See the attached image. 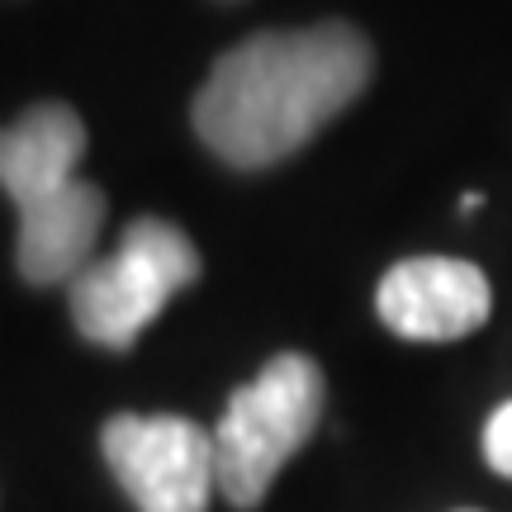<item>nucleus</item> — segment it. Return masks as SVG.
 Here are the masks:
<instances>
[{
	"mask_svg": "<svg viewBox=\"0 0 512 512\" xmlns=\"http://www.w3.org/2000/svg\"><path fill=\"white\" fill-rule=\"evenodd\" d=\"M370 72L375 53L351 24L252 34L214 62L195 133L242 171L285 162L366 91Z\"/></svg>",
	"mask_w": 512,
	"mask_h": 512,
	"instance_id": "f257e3e1",
	"label": "nucleus"
},
{
	"mask_svg": "<svg viewBox=\"0 0 512 512\" xmlns=\"http://www.w3.org/2000/svg\"><path fill=\"white\" fill-rule=\"evenodd\" d=\"M318 418H323V370L309 356L285 351L271 366H261V375L228 399L214 427L219 494L233 508H256L271 494L285 460L313 437Z\"/></svg>",
	"mask_w": 512,
	"mask_h": 512,
	"instance_id": "7ed1b4c3",
	"label": "nucleus"
},
{
	"mask_svg": "<svg viewBox=\"0 0 512 512\" xmlns=\"http://www.w3.org/2000/svg\"><path fill=\"white\" fill-rule=\"evenodd\" d=\"M105 460L138 512H209L219 494L214 432L176 413H119L100 432Z\"/></svg>",
	"mask_w": 512,
	"mask_h": 512,
	"instance_id": "39448f33",
	"label": "nucleus"
},
{
	"mask_svg": "<svg viewBox=\"0 0 512 512\" xmlns=\"http://www.w3.org/2000/svg\"><path fill=\"white\" fill-rule=\"evenodd\" d=\"M375 309L384 328L408 342H456L489 318L494 290L460 256H408L380 280Z\"/></svg>",
	"mask_w": 512,
	"mask_h": 512,
	"instance_id": "423d86ee",
	"label": "nucleus"
},
{
	"mask_svg": "<svg viewBox=\"0 0 512 512\" xmlns=\"http://www.w3.org/2000/svg\"><path fill=\"white\" fill-rule=\"evenodd\" d=\"M484 456H489L498 475L512 479V403H503L489 418V427H484Z\"/></svg>",
	"mask_w": 512,
	"mask_h": 512,
	"instance_id": "0eeeda50",
	"label": "nucleus"
},
{
	"mask_svg": "<svg viewBox=\"0 0 512 512\" xmlns=\"http://www.w3.org/2000/svg\"><path fill=\"white\" fill-rule=\"evenodd\" d=\"M200 252L176 223L133 219L114 256L95 261L72 280V318L100 347L138 342L147 323H157L171 294L195 285Z\"/></svg>",
	"mask_w": 512,
	"mask_h": 512,
	"instance_id": "20e7f679",
	"label": "nucleus"
},
{
	"mask_svg": "<svg viewBox=\"0 0 512 512\" xmlns=\"http://www.w3.org/2000/svg\"><path fill=\"white\" fill-rule=\"evenodd\" d=\"M86 128L67 105H34L0 128V185L19 209V271L34 285H62L91 266L105 223V195L76 176Z\"/></svg>",
	"mask_w": 512,
	"mask_h": 512,
	"instance_id": "f03ea898",
	"label": "nucleus"
}]
</instances>
